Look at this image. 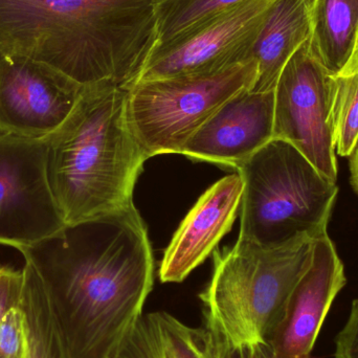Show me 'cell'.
Here are the masks:
<instances>
[{
	"label": "cell",
	"mask_w": 358,
	"mask_h": 358,
	"mask_svg": "<svg viewBox=\"0 0 358 358\" xmlns=\"http://www.w3.org/2000/svg\"><path fill=\"white\" fill-rule=\"evenodd\" d=\"M330 101L336 153L350 157L358 143V33L348 62L330 76Z\"/></svg>",
	"instance_id": "obj_19"
},
{
	"label": "cell",
	"mask_w": 358,
	"mask_h": 358,
	"mask_svg": "<svg viewBox=\"0 0 358 358\" xmlns=\"http://www.w3.org/2000/svg\"><path fill=\"white\" fill-rule=\"evenodd\" d=\"M27 336L20 304L6 313L0 323V358H25Z\"/></svg>",
	"instance_id": "obj_20"
},
{
	"label": "cell",
	"mask_w": 358,
	"mask_h": 358,
	"mask_svg": "<svg viewBox=\"0 0 358 358\" xmlns=\"http://www.w3.org/2000/svg\"><path fill=\"white\" fill-rule=\"evenodd\" d=\"M41 280L71 358H115L155 286V257L136 206L66 224L23 250Z\"/></svg>",
	"instance_id": "obj_1"
},
{
	"label": "cell",
	"mask_w": 358,
	"mask_h": 358,
	"mask_svg": "<svg viewBox=\"0 0 358 358\" xmlns=\"http://www.w3.org/2000/svg\"><path fill=\"white\" fill-rule=\"evenodd\" d=\"M275 90L229 99L189 138L180 155L237 170L273 138Z\"/></svg>",
	"instance_id": "obj_12"
},
{
	"label": "cell",
	"mask_w": 358,
	"mask_h": 358,
	"mask_svg": "<svg viewBox=\"0 0 358 358\" xmlns=\"http://www.w3.org/2000/svg\"><path fill=\"white\" fill-rule=\"evenodd\" d=\"M140 33L136 0H0V52L81 85L115 82Z\"/></svg>",
	"instance_id": "obj_3"
},
{
	"label": "cell",
	"mask_w": 358,
	"mask_h": 358,
	"mask_svg": "<svg viewBox=\"0 0 358 358\" xmlns=\"http://www.w3.org/2000/svg\"><path fill=\"white\" fill-rule=\"evenodd\" d=\"M310 0H277L252 50L258 65L256 83L250 90H275L292 55L310 37Z\"/></svg>",
	"instance_id": "obj_15"
},
{
	"label": "cell",
	"mask_w": 358,
	"mask_h": 358,
	"mask_svg": "<svg viewBox=\"0 0 358 358\" xmlns=\"http://www.w3.org/2000/svg\"><path fill=\"white\" fill-rule=\"evenodd\" d=\"M334 358H358V300L353 301L348 321L336 336Z\"/></svg>",
	"instance_id": "obj_22"
},
{
	"label": "cell",
	"mask_w": 358,
	"mask_h": 358,
	"mask_svg": "<svg viewBox=\"0 0 358 358\" xmlns=\"http://www.w3.org/2000/svg\"><path fill=\"white\" fill-rule=\"evenodd\" d=\"M313 240L263 245L239 237L214 250V271L199 294L204 327L234 350L268 346L294 288L313 262Z\"/></svg>",
	"instance_id": "obj_4"
},
{
	"label": "cell",
	"mask_w": 358,
	"mask_h": 358,
	"mask_svg": "<svg viewBox=\"0 0 358 358\" xmlns=\"http://www.w3.org/2000/svg\"><path fill=\"white\" fill-rule=\"evenodd\" d=\"M273 138L298 149L317 171L336 182L330 75L305 42L286 63L275 88Z\"/></svg>",
	"instance_id": "obj_7"
},
{
	"label": "cell",
	"mask_w": 358,
	"mask_h": 358,
	"mask_svg": "<svg viewBox=\"0 0 358 358\" xmlns=\"http://www.w3.org/2000/svg\"><path fill=\"white\" fill-rule=\"evenodd\" d=\"M243 195V181L238 173L217 181L200 196L179 225L165 252L159 280L181 283L214 252L237 218Z\"/></svg>",
	"instance_id": "obj_13"
},
{
	"label": "cell",
	"mask_w": 358,
	"mask_h": 358,
	"mask_svg": "<svg viewBox=\"0 0 358 358\" xmlns=\"http://www.w3.org/2000/svg\"><path fill=\"white\" fill-rule=\"evenodd\" d=\"M20 308L27 336L25 358H71L39 275L29 263L23 267Z\"/></svg>",
	"instance_id": "obj_18"
},
{
	"label": "cell",
	"mask_w": 358,
	"mask_h": 358,
	"mask_svg": "<svg viewBox=\"0 0 358 358\" xmlns=\"http://www.w3.org/2000/svg\"><path fill=\"white\" fill-rule=\"evenodd\" d=\"M255 59L206 76L168 78L136 83L128 90V117L148 159L180 155L189 138L229 99L252 90Z\"/></svg>",
	"instance_id": "obj_6"
},
{
	"label": "cell",
	"mask_w": 358,
	"mask_h": 358,
	"mask_svg": "<svg viewBox=\"0 0 358 358\" xmlns=\"http://www.w3.org/2000/svg\"><path fill=\"white\" fill-rule=\"evenodd\" d=\"M237 173L243 181L239 237L275 246L327 233L338 185L289 143L273 138Z\"/></svg>",
	"instance_id": "obj_5"
},
{
	"label": "cell",
	"mask_w": 358,
	"mask_h": 358,
	"mask_svg": "<svg viewBox=\"0 0 358 358\" xmlns=\"http://www.w3.org/2000/svg\"><path fill=\"white\" fill-rule=\"evenodd\" d=\"M351 182L358 193V143L350 155Z\"/></svg>",
	"instance_id": "obj_23"
},
{
	"label": "cell",
	"mask_w": 358,
	"mask_h": 358,
	"mask_svg": "<svg viewBox=\"0 0 358 358\" xmlns=\"http://www.w3.org/2000/svg\"><path fill=\"white\" fill-rule=\"evenodd\" d=\"M65 225L48 182L45 138L0 134V244L23 252Z\"/></svg>",
	"instance_id": "obj_8"
},
{
	"label": "cell",
	"mask_w": 358,
	"mask_h": 358,
	"mask_svg": "<svg viewBox=\"0 0 358 358\" xmlns=\"http://www.w3.org/2000/svg\"><path fill=\"white\" fill-rule=\"evenodd\" d=\"M83 87L48 65L0 52V134L48 138L71 115Z\"/></svg>",
	"instance_id": "obj_9"
},
{
	"label": "cell",
	"mask_w": 358,
	"mask_h": 358,
	"mask_svg": "<svg viewBox=\"0 0 358 358\" xmlns=\"http://www.w3.org/2000/svg\"><path fill=\"white\" fill-rule=\"evenodd\" d=\"M127 105L128 90L117 84L85 85L71 115L45 138L48 182L66 224L134 206L148 157Z\"/></svg>",
	"instance_id": "obj_2"
},
{
	"label": "cell",
	"mask_w": 358,
	"mask_h": 358,
	"mask_svg": "<svg viewBox=\"0 0 358 358\" xmlns=\"http://www.w3.org/2000/svg\"><path fill=\"white\" fill-rule=\"evenodd\" d=\"M115 358H271V350H234L206 327L155 311L142 315Z\"/></svg>",
	"instance_id": "obj_14"
},
{
	"label": "cell",
	"mask_w": 358,
	"mask_h": 358,
	"mask_svg": "<svg viewBox=\"0 0 358 358\" xmlns=\"http://www.w3.org/2000/svg\"><path fill=\"white\" fill-rule=\"evenodd\" d=\"M23 283V269L0 265V323L10 309L20 304Z\"/></svg>",
	"instance_id": "obj_21"
},
{
	"label": "cell",
	"mask_w": 358,
	"mask_h": 358,
	"mask_svg": "<svg viewBox=\"0 0 358 358\" xmlns=\"http://www.w3.org/2000/svg\"><path fill=\"white\" fill-rule=\"evenodd\" d=\"M346 285L344 264L328 233L313 240V257L294 288L268 342L271 358H309L338 292Z\"/></svg>",
	"instance_id": "obj_11"
},
{
	"label": "cell",
	"mask_w": 358,
	"mask_h": 358,
	"mask_svg": "<svg viewBox=\"0 0 358 358\" xmlns=\"http://www.w3.org/2000/svg\"><path fill=\"white\" fill-rule=\"evenodd\" d=\"M244 1L245 0H155L153 12L157 45L151 58L193 37Z\"/></svg>",
	"instance_id": "obj_17"
},
{
	"label": "cell",
	"mask_w": 358,
	"mask_h": 358,
	"mask_svg": "<svg viewBox=\"0 0 358 358\" xmlns=\"http://www.w3.org/2000/svg\"><path fill=\"white\" fill-rule=\"evenodd\" d=\"M311 54L328 75L348 62L358 33V0H310Z\"/></svg>",
	"instance_id": "obj_16"
},
{
	"label": "cell",
	"mask_w": 358,
	"mask_h": 358,
	"mask_svg": "<svg viewBox=\"0 0 358 358\" xmlns=\"http://www.w3.org/2000/svg\"><path fill=\"white\" fill-rule=\"evenodd\" d=\"M275 1L245 0L193 37L151 58L136 84L213 75L250 60L252 48Z\"/></svg>",
	"instance_id": "obj_10"
}]
</instances>
